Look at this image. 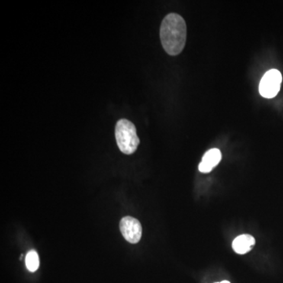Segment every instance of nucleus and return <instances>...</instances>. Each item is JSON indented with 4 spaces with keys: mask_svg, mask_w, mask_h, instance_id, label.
Instances as JSON below:
<instances>
[{
    "mask_svg": "<svg viewBox=\"0 0 283 283\" xmlns=\"http://www.w3.org/2000/svg\"><path fill=\"white\" fill-rule=\"evenodd\" d=\"M282 76L277 69H271L264 74L260 83L259 91L261 96L272 98L276 96L281 88Z\"/></svg>",
    "mask_w": 283,
    "mask_h": 283,
    "instance_id": "nucleus-3",
    "label": "nucleus"
},
{
    "mask_svg": "<svg viewBox=\"0 0 283 283\" xmlns=\"http://www.w3.org/2000/svg\"><path fill=\"white\" fill-rule=\"evenodd\" d=\"M216 283H220V282H216Z\"/></svg>",
    "mask_w": 283,
    "mask_h": 283,
    "instance_id": "nucleus-9",
    "label": "nucleus"
},
{
    "mask_svg": "<svg viewBox=\"0 0 283 283\" xmlns=\"http://www.w3.org/2000/svg\"><path fill=\"white\" fill-rule=\"evenodd\" d=\"M220 283H230V281H221V282Z\"/></svg>",
    "mask_w": 283,
    "mask_h": 283,
    "instance_id": "nucleus-8",
    "label": "nucleus"
},
{
    "mask_svg": "<svg viewBox=\"0 0 283 283\" xmlns=\"http://www.w3.org/2000/svg\"><path fill=\"white\" fill-rule=\"evenodd\" d=\"M120 230L123 237L129 243L136 244L140 241L143 228L140 222L132 216H125L120 222Z\"/></svg>",
    "mask_w": 283,
    "mask_h": 283,
    "instance_id": "nucleus-4",
    "label": "nucleus"
},
{
    "mask_svg": "<svg viewBox=\"0 0 283 283\" xmlns=\"http://www.w3.org/2000/svg\"><path fill=\"white\" fill-rule=\"evenodd\" d=\"M160 38L165 52L171 56L179 55L187 41V24L179 14L165 16L160 29Z\"/></svg>",
    "mask_w": 283,
    "mask_h": 283,
    "instance_id": "nucleus-1",
    "label": "nucleus"
},
{
    "mask_svg": "<svg viewBox=\"0 0 283 283\" xmlns=\"http://www.w3.org/2000/svg\"><path fill=\"white\" fill-rule=\"evenodd\" d=\"M115 136L117 146L124 155L134 153L140 143L136 126L127 119H120L117 122Z\"/></svg>",
    "mask_w": 283,
    "mask_h": 283,
    "instance_id": "nucleus-2",
    "label": "nucleus"
},
{
    "mask_svg": "<svg viewBox=\"0 0 283 283\" xmlns=\"http://www.w3.org/2000/svg\"><path fill=\"white\" fill-rule=\"evenodd\" d=\"M255 243L256 241L252 235H239V237L234 240L232 248L236 253L243 255L249 252Z\"/></svg>",
    "mask_w": 283,
    "mask_h": 283,
    "instance_id": "nucleus-6",
    "label": "nucleus"
},
{
    "mask_svg": "<svg viewBox=\"0 0 283 283\" xmlns=\"http://www.w3.org/2000/svg\"><path fill=\"white\" fill-rule=\"evenodd\" d=\"M222 159L221 152L220 149L213 148L208 150L198 165V169L202 173H209L212 172L220 164Z\"/></svg>",
    "mask_w": 283,
    "mask_h": 283,
    "instance_id": "nucleus-5",
    "label": "nucleus"
},
{
    "mask_svg": "<svg viewBox=\"0 0 283 283\" xmlns=\"http://www.w3.org/2000/svg\"><path fill=\"white\" fill-rule=\"evenodd\" d=\"M25 264L28 270L31 272L37 271L40 267V259L37 252L35 250H31L28 252L25 258Z\"/></svg>",
    "mask_w": 283,
    "mask_h": 283,
    "instance_id": "nucleus-7",
    "label": "nucleus"
}]
</instances>
